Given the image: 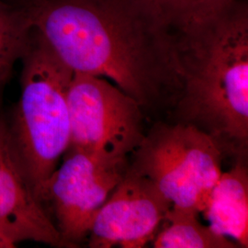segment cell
I'll use <instances>...</instances> for the list:
<instances>
[{"mask_svg":"<svg viewBox=\"0 0 248 248\" xmlns=\"http://www.w3.org/2000/svg\"><path fill=\"white\" fill-rule=\"evenodd\" d=\"M16 245H14L12 242L7 239L5 236H3L0 233V248H15Z\"/></svg>","mask_w":248,"mask_h":248,"instance_id":"13","label":"cell"},{"mask_svg":"<svg viewBox=\"0 0 248 248\" xmlns=\"http://www.w3.org/2000/svg\"><path fill=\"white\" fill-rule=\"evenodd\" d=\"M172 32L180 79L174 122L212 136L225 156L247 158L248 0H232Z\"/></svg>","mask_w":248,"mask_h":248,"instance_id":"2","label":"cell"},{"mask_svg":"<svg viewBox=\"0 0 248 248\" xmlns=\"http://www.w3.org/2000/svg\"><path fill=\"white\" fill-rule=\"evenodd\" d=\"M224 156L218 142L194 126L158 123L131 154L128 168L150 180L172 207L201 213Z\"/></svg>","mask_w":248,"mask_h":248,"instance_id":"4","label":"cell"},{"mask_svg":"<svg viewBox=\"0 0 248 248\" xmlns=\"http://www.w3.org/2000/svg\"><path fill=\"white\" fill-rule=\"evenodd\" d=\"M171 206L150 180L128 168L92 222L89 248H143Z\"/></svg>","mask_w":248,"mask_h":248,"instance_id":"7","label":"cell"},{"mask_svg":"<svg viewBox=\"0 0 248 248\" xmlns=\"http://www.w3.org/2000/svg\"><path fill=\"white\" fill-rule=\"evenodd\" d=\"M129 159L113 161L68 149L45 188L64 247H77L87 236L100 208L124 177Z\"/></svg>","mask_w":248,"mask_h":248,"instance_id":"6","label":"cell"},{"mask_svg":"<svg viewBox=\"0 0 248 248\" xmlns=\"http://www.w3.org/2000/svg\"><path fill=\"white\" fill-rule=\"evenodd\" d=\"M18 99L9 134L37 199L69 148L67 94L74 72L32 29L23 57Z\"/></svg>","mask_w":248,"mask_h":248,"instance_id":"3","label":"cell"},{"mask_svg":"<svg viewBox=\"0 0 248 248\" xmlns=\"http://www.w3.org/2000/svg\"><path fill=\"white\" fill-rule=\"evenodd\" d=\"M247 158L235 159L213 188L204 215L213 230L248 247V169Z\"/></svg>","mask_w":248,"mask_h":248,"instance_id":"9","label":"cell"},{"mask_svg":"<svg viewBox=\"0 0 248 248\" xmlns=\"http://www.w3.org/2000/svg\"><path fill=\"white\" fill-rule=\"evenodd\" d=\"M31 31L24 9H15L0 2V87L16 61L22 59Z\"/></svg>","mask_w":248,"mask_h":248,"instance_id":"11","label":"cell"},{"mask_svg":"<svg viewBox=\"0 0 248 248\" xmlns=\"http://www.w3.org/2000/svg\"><path fill=\"white\" fill-rule=\"evenodd\" d=\"M69 148L106 160H128L142 142L141 105L109 80L74 73L67 94Z\"/></svg>","mask_w":248,"mask_h":248,"instance_id":"5","label":"cell"},{"mask_svg":"<svg viewBox=\"0 0 248 248\" xmlns=\"http://www.w3.org/2000/svg\"><path fill=\"white\" fill-rule=\"evenodd\" d=\"M171 31L213 13L232 0H136Z\"/></svg>","mask_w":248,"mask_h":248,"instance_id":"12","label":"cell"},{"mask_svg":"<svg viewBox=\"0 0 248 248\" xmlns=\"http://www.w3.org/2000/svg\"><path fill=\"white\" fill-rule=\"evenodd\" d=\"M199 213L183 208L169 209L164 222L166 227L153 238L155 248H235L238 246L228 237L204 225Z\"/></svg>","mask_w":248,"mask_h":248,"instance_id":"10","label":"cell"},{"mask_svg":"<svg viewBox=\"0 0 248 248\" xmlns=\"http://www.w3.org/2000/svg\"><path fill=\"white\" fill-rule=\"evenodd\" d=\"M0 233L17 245L33 241L64 247L27 178L13 146L9 127L0 119Z\"/></svg>","mask_w":248,"mask_h":248,"instance_id":"8","label":"cell"},{"mask_svg":"<svg viewBox=\"0 0 248 248\" xmlns=\"http://www.w3.org/2000/svg\"><path fill=\"white\" fill-rule=\"evenodd\" d=\"M31 28L74 73L109 80L142 108L180 90L173 32L136 0H25Z\"/></svg>","mask_w":248,"mask_h":248,"instance_id":"1","label":"cell"}]
</instances>
